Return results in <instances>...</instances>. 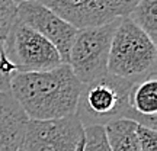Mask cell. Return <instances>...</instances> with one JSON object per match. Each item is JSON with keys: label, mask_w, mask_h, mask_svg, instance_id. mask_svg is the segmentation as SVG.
<instances>
[{"label": "cell", "mask_w": 157, "mask_h": 151, "mask_svg": "<svg viewBox=\"0 0 157 151\" xmlns=\"http://www.w3.org/2000/svg\"><path fill=\"white\" fill-rule=\"evenodd\" d=\"M82 83L68 64L45 71L15 73L10 93L29 121H52L76 113Z\"/></svg>", "instance_id": "obj_1"}, {"label": "cell", "mask_w": 157, "mask_h": 151, "mask_svg": "<svg viewBox=\"0 0 157 151\" xmlns=\"http://www.w3.org/2000/svg\"><path fill=\"white\" fill-rule=\"evenodd\" d=\"M134 81L124 80L106 73L93 81L82 84L78 95L76 116L86 126H105L119 119H129L153 128L151 123L131 109L128 102L129 89Z\"/></svg>", "instance_id": "obj_2"}, {"label": "cell", "mask_w": 157, "mask_h": 151, "mask_svg": "<svg viewBox=\"0 0 157 151\" xmlns=\"http://www.w3.org/2000/svg\"><path fill=\"white\" fill-rule=\"evenodd\" d=\"M156 44L128 17L121 19L111 42L108 73L138 81L156 73Z\"/></svg>", "instance_id": "obj_3"}, {"label": "cell", "mask_w": 157, "mask_h": 151, "mask_svg": "<svg viewBox=\"0 0 157 151\" xmlns=\"http://www.w3.org/2000/svg\"><path fill=\"white\" fill-rule=\"evenodd\" d=\"M121 19L101 26L77 29L67 62L82 84L93 81L108 73V57L113 34Z\"/></svg>", "instance_id": "obj_4"}, {"label": "cell", "mask_w": 157, "mask_h": 151, "mask_svg": "<svg viewBox=\"0 0 157 151\" xmlns=\"http://www.w3.org/2000/svg\"><path fill=\"white\" fill-rule=\"evenodd\" d=\"M7 60L17 73L45 71L64 64L61 55L50 41L17 21L3 41Z\"/></svg>", "instance_id": "obj_5"}, {"label": "cell", "mask_w": 157, "mask_h": 151, "mask_svg": "<svg viewBox=\"0 0 157 151\" xmlns=\"http://www.w3.org/2000/svg\"><path fill=\"white\" fill-rule=\"evenodd\" d=\"M76 29L124 19L140 0H38Z\"/></svg>", "instance_id": "obj_6"}, {"label": "cell", "mask_w": 157, "mask_h": 151, "mask_svg": "<svg viewBox=\"0 0 157 151\" xmlns=\"http://www.w3.org/2000/svg\"><path fill=\"white\" fill-rule=\"evenodd\" d=\"M84 128L70 115L52 121H29L21 151H83Z\"/></svg>", "instance_id": "obj_7"}, {"label": "cell", "mask_w": 157, "mask_h": 151, "mask_svg": "<svg viewBox=\"0 0 157 151\" xmlns=\"http://www.w3.org/2000/svg\"><path fill=\"white\" fill-rule=\"evenodd\" d=\"M17 21L34 29L50 41L61 55L63 62H67L68 51L77 29L66 22L57 13L48 9L38 0H29L17 5Z\"/></svg>", "instance_id": "obj_8"}, {"label": "cell", "mask_w": 157, "mask_h": 151, "mask_svg": "<svg viewBox=\"0 0 157 151\" xmlns=\"http://www.w3.org/2000/svg\"><path fill=\"white\" fill-rule=\"evenodd\" d=\"M29 119L10 92L0 93V151H21Z\"/></svg>", "instance_id": "obj_9"}, {"label": "cell", "mask_w": 157, "mask_h": 151, "mask_svg": "<svg viewBox=\"0 0 157 151\" xmlns=\"http://www.w3.org/2000/svg\"><path fill=\"white\" fill-rule=\"evenodd\" d=\"M128 102L131 109L137 115L144 118L146 121L157 128V76L150 74L134 81L129 89Z\"/></svg>", "instance_id": "obj_10"}, {"label": "cell", "mask_w": 157, "mask_h": 151, "mask_svg": "<svg viewBox=\"0 0 157 151\" xmlns=\"http://www.w3.org/2000/svg\"><path fill=\"white\" fill-rule=\"evenodd\" d=\"M103 128L111 151H141L135 134L137 122L129 119H119L109 122Z\"/></svg>", "instance_id": "obj_11"}, {"label": "cell", "mask_w": 157, "mask_h": 151, "mask_svg": "<svg viewBox=\"0 0 157 151\" xmlns=\"http://www.w3.org/2000/svg\"><path fill=\"white\" fill-rule=\"evenodd\" d=\"M135 26L157 42V0H140L127 16Z\"/></svg>", "instance_id": "obj_12"}, {"label": "cell", "mask_w": 157, "mask_h": 151, "mask_svg": "<svg viewBox=\"0 0 157 151\" xmlns=\"http://www.w3.org/2000/svg\"><path fill=\"white\" fill-rule=\"evenodd\" d=\"M17 22V3L15 0H0V41L3 42L13 25Z\"/></svg>", "instance_id": "obj_13"}, {"label": "cell", "mask_w": 157, "mask_h": 151, "mask_svg": "<svg viewBox=\"0 0 157 151\" xmlns=\"http://www.w3.org/2000/svg\"><path fill=\"white\" fill-rule=\"evenodd\" d=\"M83 151H111L108 145L103 126H86L84 128Z\"/></svg>", "instance_id": "obj_14"}, {"label": "cell", "mask_w": 157, "mask_h": 151, "mask_svg": "<svg viewBox=\"0 0 157 151\" xmlns=\"http://www.w3.org/2000/svg\"><path fill=\"white\" fill-rule=\"evenodd\" d=\"M15 73H17L16 68L7 60L5 52V45L0 41V93L10 92V78Z\"/></svg>", "instance_id": "obj_15"}, {"label": "cell", "mask_w": 157, "mask_h": 151, "mask_svg": "<svg viewBox=\"0 0 157 151\" xmlns=\"http://www.w3.org/2000/svg\"><path fill=\"white\" fill-rule=\"evenodd\" d=\"M135 134L138 138L141 151H157V131L137 123Z\"/></svg>", "instance_id": "obj_16"}, {"label": "cell", "mask_w": 157, "mask_h": 151, "mask_svg": "<svg viewBox=\"0 0 157 151\" xmlns=\"http://www.w3.org/2000/svg\"><path fill=\"white\" fill-rule=\"evenodd\" d=\"M15 2L19 5V3H23V2H29V0H15Z\"/></svg>", "instance_id": "obj_17"}]
</instances>
